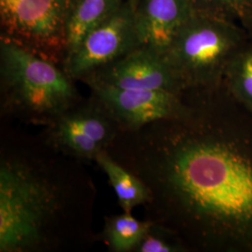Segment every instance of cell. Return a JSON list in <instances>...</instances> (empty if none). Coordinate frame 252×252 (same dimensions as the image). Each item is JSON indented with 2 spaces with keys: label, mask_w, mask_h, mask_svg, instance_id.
I'll return each instance as SVG.
<instances>
[{
  "label": "cell",
  "mask_w": 252,
  "mask_h": 252,
  "mask_svg": "<svg viewBox=\"0 0 252 252\" xmlns=\"http://www.w3.org/2000/svg\"><path fill=\"white\" fill-rule=\"evenodd\" d=\"M153 226L151 221H140L131 212H125L107 220L105 240L114 252H130L137 248Z\"/></svg>",
  "instance_id": "7c38bea8"
},
{
  "label": "cell",
  "mask_w": 252,
  "mask_h": 252,
  "mask_svg": "<svg viewBox=\"0 0 252 252\" xmlns=\"http://www.w3.org/2000/svg\"><path fill=\"white\" fill-rule=\"evenodd\" d=\"M1 71L10 100L34 117H60L76 98L66 73L10 38L1 40Z\"/></svg>",
  "instance_id": "277c9868"
},
{
  "label": "cell",
  "mask_w": 252,
  "mask_h": 252,
  "mask_svg": "<svg viewBox=\"0 0 252 252\" xmlns=\"http://www.w3.org/2000/svg\"><path fill=\"white\" fill-rule=\"evenodd\" d=\"M223 81L236 99L252 111V36L234 54Z\"/></svg>",
  "instance_id": "4fadbf2b"
},
{
  "label": "cell",
  "mask_w": 252,
  "mask_h": 252,
  "mask_svg": "<svg viewBox=\"0 0 252 252\" xmlns=\"http://www.w3.org/2000/svg\"><path fill=\"white\" fill-rule=\"evenodd\" d=\"M131 1L94 29L72 54L65 57V73L70 78L88 77L140 46Z\"/></svg>",
  "instance_id": "5b68a950"
},
{
  "label": "cell",
  "mask_w": 252,
  "mask_h": 252,
  "mask_svg": "<svg viewBox=\"0 0 252 252\" xmlns=\"http://www.w3.org/2000/svg\"><path fill=\"white\" fill-rule=\"evenodd\" d=\"M55 135L59 144L81 157L94 159L95 155L103 151L99 144L73 123L66 112L59 117Z\"/></svg>",
  "instance_id": "5bb4252c"
},
{
  "label": "cell",
  "mask_w": 252,
  "mask_h": 252,
  "mask_svg": "<svg viewBox=\"0 0 252 252\" xmlns=\"http://www.w3.org/2000/svg\"><path fill=\"white\" fill-rule=\"evenodd\" d=\"M243 27L195 9L163 54L184 91L221 83L249 37Z\"/></svg>",
  "instance_id": "7a4b0ae2"
},
{
  "label": "cell",
  "mask_w": 252,
  "mask_h": 252,
  "mask_svg": "<svg viewBox=\"0 0 252 252\" xmlns=\"http://www.w3.org/2000/svg\"><path fill=\"white\" fill-rule=\"evenodd\" d=\"M248 33H249L250 36H252V21H251V24H250V27L248 28Z\"/></svg>",
  "instance_id": "e0dca14e"
},
{
  "label": "cell",
  "mask_w": 252,
  "mask_h": 252,
  "mask_svg": "<svg viewBox=\"0 0 252 252\" xmlns=\"http://www.w3.org/2000/svg\"><path fill=\"white\" fill-rule=\"evenodd\" d=\"M194 11L191 0H143L135 9L140 46L165 54Z\"/></svg>",
  "instance_id": "9c48e42d"
},
{
  "label": "cell",
  "mask_w": 252,
  "mask_h": 252,
  "mask_svg": "<svg viewBox=\"0 0 252 252\" xmlns=\"http://www.w3.org/2000/svg\"><path fill=\"white\" fill-rule=\"evenodd\" d=\"M75 0H0L2 23L22 41L41 48L63 44Z\"/></svg>",
  "instance_id": "8992f818"
},
{
  "label": "cell",
  "mask_w": 252,
  "mask_h": 252,
  "mask_svg": "<svg viewBox=\"0 0 252 252\" xmlns=\"http://www.w3.org/2000/svg\"><path fill=\"white\" fill-rule=\"evenodd\" d=\"M91 85L108 114L130 129L180 117L186 108L183 93L129 90L96 83Z\"/></svg>",
  "instance_id": "ba28073f"
},
{
  "label": "cell",
  "mask_w": 252,
  "mask_h": 252,
  "mask_svg": "<svg viewBox=\"0 0 252 252\" xmlns=\"http://www.w3.org/2000/svg\"><path fill=\"white\" fill-rule=\"evenodd\" d=\"M94 160L108 176L125 212H131L135 207L150 202L151 192L144 181L127 171L108 153L101 151L95 155Z\"/></svg>",
  "instance_id": "8fae6325"
},
{
  "label": "cell",
  "mask_w": 252,
  "mask_h": 252,
  "mask_svg": "<svg viewBox=\"0 0 252 252\" xmlns=\"http://www.w3.org/2000/svg\"><path fill=\"white\" fill-rule=\"evenodd\" d=\"M124 0H75L64 27V50L72 54L84 37L112 16Z\"/></svg>",
  "instance_id": "30bf717a"
},
{
  "label": "cell",
  "mask_w": 252,
  "mask_h": 252,
  "mask_svg": "<svg viewBox=\"0 0 252 252\" xmlns=\"http://www.w3.org/2000/svg\"><path fill=\"white\" fill-rule=\"evenodd\" d=\"M183 97L182 115L150 125L151 199L183 243L252 252V111L223 81Z\"/></svg>",
  "instance_id": "6da1fadb"
},
{
  "label": "cell",
  "mask_w": 252,
  "mask_h": 252,
  "mask_svg": "<svg viewBox=\"0 0 252 252\" xmlns=\"http://www.w3.org/2000/svg\"><path fill=\"white\" fill-rule=\"evenodd\" d=\"M186 247L180 237L165 226L154 227L145 235L136 248L139 252H179Z\"/></svg>",
  "instance_id": "2e32d148"
},
{
  "label": "cell",
  "mask_w": 252,
  "mask_h": 252,
  "mask_svg": "<svg viewBox=\"0 0 252 252\" xmlns=\"http://www.w3.org/2000/svg\"><path fill=\"white\" fill-rule=\"evenodd\" d=\"M89 83L129 90L166 91L182 94L184 89L163 54L139 46L129 54L88 76Z\"/></svg>",
  "instance_id": "52a82bcc"
},
{
  "label": "cell",
  "mask_w": 252,
  "mask_h": 252,
  "mask_svg": "<svg viewBox=\"0 0 252 252\" xmlns=\"http://www.w3.org/2000/svg\"><path fill=\"white\" fill-rule=\"evenodd\" d=\"M57 197L49 182L27 165L0 167V252H25L40 243Z\"/></svg>",
  "instance_id": "3957f363"
},
{
  "label": "cell",
  "mask_w": 252,
  "mask_h": 252,
  "mask_svg": "<svg viewBox=\"0 0 252 252\" xmlns=\"http://www.w3.org/2000/svg\"><path fill=\"white\" fill-rule=\"evenodd\" d=\"M194 9L225 19L243 27L247 32L252 19V0H191Z\"/></svg>",
  "instance_id": "9a60e30c"
}]
</instances>
